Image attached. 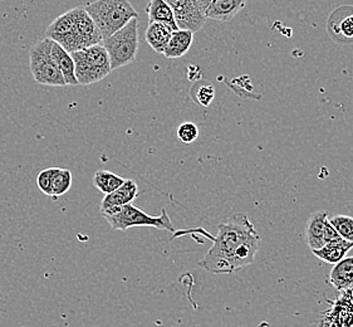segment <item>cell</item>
I'll list each match as a JSON object with an SVG mask.
<instances>
[{
  "instance_id": "52a82bcc",
  "label": "cell",
  "mask_w": 353,
  "mask_h": 327,
  "mask_svg": "<svg viewBox=\"0 0 353 327\" xmlns=\"http://www.w3.org/2000/svg\"><path fill=\"white\" fill-rule=\"evenodd\" d=\"M46 37L53 42L58 43L68 53L81 50L72 9L64 14L57 17L50 23V27L46 30Z\"/></svg>"
},
{
  "instance_id": "2e32d148",
  "label": "cell",
  "mask_w": 353,
  "mask_h": 327,
  "mask_svg": "<svg viewBox=\"0 0 353 327\" xmlns=\"http://www.w3.org/2000/svg\"><path fill=\"white\" fill-rule=\"evenodd\" d=\"M52 58L57 64L58 70L62 73L65 86H78L76 79V67L74 61L72 58L71 53L64 50L58 43L52 44Z\"/></svg>"
},
{
  "instance_id": "7402d4cb",
  "label": "cell",
  "mask_w": 353,
  "mask_h": 327,
  "mask_svg": "<svg viewBox=\"0 0 353 327\" xmlns=\"http://www.w3.org/2000/svg\"><path fill=\"white\" fill-rule=\"evenodd\" d=\"M72 172L68 169L57 168L52 179V197H62L70 192L72 186Z\"/></svg>"
},
{
  "instance_id": "cb8c5ba5",
  "label": "cell",
  "mask_w": 353,
  "mask_h": 327,
  "mask_svg": "<svg viewBox=\"0 0 353 327\" xmlns=\"http://www.w3.org/2000/svg\"><path fill=\"white\" fill-rule=\"evenodd\" d=\"M331 223L339 237L348 242H353V218L350 215H334L328 217Z\"/></svg>"
},
{
  "instance_id": "6da1fadb",
  "label": "cell",
  "mask_w": 353,
  "mask_h": 327,
  "mask_svg": "<svg viewBox=\"0 0 353 327\" xmlns=\"http://www.w3.org/2000/svg\"><path fill=\"white\" fill-rule=\"evenodd\" d=\"M212 241L199 266L212 275H233L255 261L261 237L249 221L247 214H234L228 221L220 223L218 235L195 229Z\"/></svg>"
},
{
  "instance_id": "44dd1931",
  "label": "cell",
  "mask_w": 353,
  "mask_h": 327,
  "mask_svg": "<svg viewBox=\"0 0 353 327\" xmlns=\"http://www.w3.org/2000/svg\"><path fill=\"white\" fill-rule=\"evenodd\" d=\"M125 183V179L108 170H99L93 175V185L105 195L117 190Z\"/></svg>"
},
{
  "instance_id": "5b68a950",
  "label": "cell",
  "mask_w": 353,
  "mask_h": 327,
  "mask_svg": "<svg viewBox=\"0 0 353 327\" xmlns=\"http://www.w3.org/2000/svg\"><path fill=\"white\" fill-rule=\"evenodd\" d=\"M76 67L78 86H90L106 79L111 73V63L102 44L71 53Z\"/></svg>"
},
{
  "instance_id": "30bf717a",
  "label": "cell",
  "mask_w": 353,
  "mask_h": 327,
  "mask_svg": "<svg viewBox=\"0 0 353 327\" xmlns=\"http://www.w3.org/2000/svg\"><path fill=\"white\" fill-rule=\"evenodd\" d=\"M72 13L76 24L81 50L101 44L103 38L101 36V32L91 18V15L85 12V8H73Z\"/></svg>"
},
{
  "instance_id": "9a60e30c",
  "label": "cell",
  "mask_w": 353,
  "mask_h": 327,
  "mask_svg": "<svg viewBox=\"0 0 353 327\" xmlns=\"http://www.w3.org/2000/svg\"><path fill=\"white\" fill-rule=\"evenodd\" d=\"M330 282L339 291L353 290V256L345 257L330 272Z\"/></svg>"
},
{
  "instance_id": "5bb4252c",
  "label": "cell",
  "mask_w": 353,
  "mask_h": 327,
  "mask_svg": "<svg viewBox=\"0 0 353 327\" xmlns=\"http://www.w3.org/2000/svg\"><path fill=\"white\" fill-rule=\"evenodd\" d=\"M328 221V213L325 210H317L311 214L305 226V241L308 247L314 249L322 248L325 246V223Z\"/></svg>"
},
{
  "instance_id": "7c38bea8",
  "label": "cell",
  "mask_w": 353,
  "mask_h": 327,
  "mask_svg": "<svg viewBox=\"0 0 353 327\" xmlns=\"http://www.w3.org/2000/svg\"><path fill=\"white\" fill-rule=\"evenodd\" d=\"M328 313V326L353 327V290L342 292Z\"/></svg>"
},
{
  "instance_id": "8fae6325",
  "label": "cell",
  "mask_w": 353,
  "mask_h": 327,
  "mask_svg": "<svg viewBox=\"0 0 353 327\" xmlns=\"http://www.w3.org/2000/svg\"><path fill=\"white\" fill-rule=\"evenodd\" d=\"M137 195H139V186L136 184V181L132 179H125V183L121 185L117 190L105 195V198L101 201L99 212L105 213L120 206L132 204V201L137 198Z\"/></svg>"
},
{
  "instance_id": "7a4b0ae2",
  "label": "cell",
  "mask_w": 353,
  "mask_h": 327,
  "mask_svg": "<svg viewBox=\"0 0 353 327\" xmlns=\"http://www.w3.org/2000/svg\"><path fill=\"white\" fill-rule=\"evenodd\" d=\"M103 39L123 28L139 13L128 0H94L85 7Z\"/></svg>"
},
{
  "instance_id": "484cf974",
  "label": "cell",
  "mask_w": 353,
  "mask_h": 327,
  "mask_svg": "<svg viewBox=\"0 0 353 327\" xmlns=\"http://www.w3.org/2000/svg\"><path fill=\"white\" fill-rule=\"evenodd\" d=\"M54 171H56V166H52L41 171L37 177V186L47 197H52V179H53Z\"/></svg>"
},
{
  "instance_id": "8992f818",
  "label": "cell",
  "mask_w": 353,
  "mask_h": 327,
  "mask_svg": "<svg viewBox=\"0 0 353 327\" xmlns=\"http://www.w3.org/2000/svg\"><path fill=\"white\" fill-rule=\"evenodd\" d=\"M53 41L44 38L36 43L29 52V70L39 85L65 87V81L52 58Z\"/></svg>"
},
{
  "instance_id": "9c48e42d",
  "label": "cell",
  "mask_w": 353,
  "mask_h": 327,
  "mask_svg": "<svg viewBox=\"0 0 353 327\" xmlns=\"http://www.w3.org/2000/svg\"><path fill=\"white\" fill-rule=\"evenodd\" d=\"M327 30L334 42L353 43V7L343 6L331 13L327 21Z\"/></svg>"
},
{
  "instance_id": "83f0119b",
  "label": "cell",
  "mask_w": 353,
  "mask_h": 327,
  "mask_svg": "<svg viewBox=\"0 0 353 327\" xmlns=\"http://www.w3.org/2000/svg\"><path fill=\"white\" fill-rule=\"evenodd\" d=\"M210 1H212V0H196V3H198L200 8H201L204 12L206 10V8L209 7Z\"/></svg>"
},
{
  "instance_id": "ba28073f",
  "label": "cell",
  "mask_w": 353,
  "mask_h": 327,
  "mask_svg": "<svg viewBox=\"0 0 353 327\" xmlns=\"http://www.w3.org/2000/svg\"><path fill=\"white\" fill-rule=\"evenodd\" d=\"M165 3L174 13L177 28L190 30L192 33L203 28L206 17L196 0H165Z\"/></svg>"
},
{
  "instance_id": "ac0fdd59",
  "label": "cell",
  "mask_w": 353,
  "mask_h": 327,
  "mask_svg": "<svg viewBox=\"0 0 353 327\" xmlns=\"http://www.w3.org/2000/svg\"><path fill=\"white\" fill-rule=\"evenodd\" d=\"M194 41V33L185 29H177L170 38L166 48L163 50V56L166 58H181L189 52Z\"/></svg>"
},
{
  "instance_id": "3957f363",
  "label": "cell",
  "mask_w": 353,
  "mask_h": 327,
  "mask_svg": "<svg viewBox=\"0 0 353 327\" xmlns=\"http://www.w3.org/2000/svg\"><path fill=\"white\" fill-rule=\"evenodd\" d=\"M101 214L114 230H128L134 227H151L175 233V227L165 209L161 210L160 215H151L145 213L134 204H128Z\"/></svg>"
},
{
  "instance_id": "4316f807",
  "label": "cell",
  "mask_w": 353,
  "mask_h": 327,
  "mask_svg": "<svg viewBox=\"0 0 353 327\" xmlns=\"http://www.w3.org/2000/svg\"><path fill=\"white\" fill-rule=\"evenodd\" d=\"M339 238H341V237H339V233L336 232V229L331 226L330 221H327L325 229V244H327V243L332 242V241H336V239H339Z\"/></svg>"
},
{
  "instance_id": "ffe728a7",
  "label": "cell",
  "mask_w": 353,
  "mask_h": 327,
  "mask_svg": "<svg viewBox=\"0 0 353 327\" xmlns=\"http://www.w3.org/2000/svg\"><path fill=\"white\" fill-rule=\"evenodd\" d=\"M175 30H172L170 27L161 24V23H151L146 29L145 39H146V42L149 43L150 47L155 50L156 53L163 54V50L166 48L170 38H171Z\"/></svg>"
},
{
  "instance_id": "603a6c76",
  "label": "cell",
  "mask_w": 353,
  "mask_h": 327,
  "mask_svg": "<svg viewBox=\"0 0 353 327\" xmlns=\"http://www.w3.org/2000/svg\"><path fill=\"white\" fill-rule=\"evenodd\" d=\"M215 95H216L215 87L208 81H199L191 91V96L194 101L203 107L210 106L212 101L215 100Z\"/></svg>"
},
{
  "instance_id": "4fadbf2b",
  "label": "cell",
  "mask_w": 353,
  "mask_h": 327,
  "mask_svg": "<svg viewBox=\"0 0 353 327\" xmlns=\"http://www.w3.org/2000/svg\"><path fill=\"white\" fill-rule=\"evenodd\" d=\"M248 0H212L205 10L206 19L226 23L247 6Z\"/></svg>"
},
{
  "instance_id": "d4e9b609",
  "label": "cell",
  "mask_w": 353,
  "mask_h": 327,
  "mask_svg": "<svg viewBox=\"0 0 353 327\" xmlns=\"http://www.w3.org/2000/svg\"><path fill=\"white\" fill-rule=\"evenodd\" d=\"M176 136L183 143H194L199 137V128L194 122H183L177 128Z\"/></svg>"
},
{
  "instance_id": "e0dca14e",
  "label": "cell",
  "mask_w": 353,
  "mask_h": 327,
  "mask_svg": "<svg viewBox=\"0 0 353 327\" xmlns=\"http://www.w3.org/2000/svg\"><path fill=\"white\" fill-rule=\"evenodd\" d=\"M353 248V242H348L342 238L327 243L322 248L312 250L313 255L322 259L325 264H336L342 261L347 253Z\"/></svg>"
},
{
  "instance_id": "277c9868",
  "label": "cell",
  "mask_w": 353,
  "mask_h": 327,
  "mask_svg": "<svg viewBox=\"0 0 353 327\" xmlns=\"http://www.w3.org/2000/svg\"><path fill=\"white\" fill-rule=\"evenodd\" d=\"M101 44L110 57L112 71L134 63L139 52V18L131 19L123 28L103 39Z\"/></svg>"
},
{
  "instance_id": "d6986e66",
  "label": "cell",
  "mask_w": 353,
  "mask_h": 327,
  "mask_svg": "<svg viewBox=\"0 0 353 327\" xmlns=\"http://www.w3.org/2000/svg\"><path fill=\"white\" fill-rule=\"evenodd\" d=\"M146 14L151 23H161L168 26L172 30H177L176 21L171 8L165 3V0H150L146 7Z\"/></svg>"
}]
</instances>
